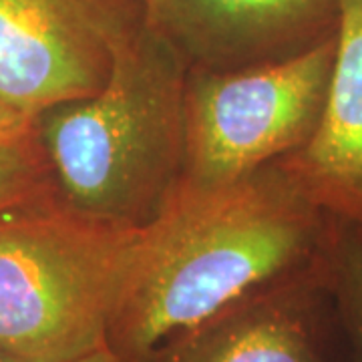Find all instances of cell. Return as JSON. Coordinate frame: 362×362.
<instances>
[{
	"mask_svg": "<svg viewBox=\"0 0 362 362\" xmlns=\"http://www.w3.org/2000/svg\"><path fill=\"white\" fill-rule=\"evenodd\" d=\"M61 362H129L127 358H123L121 354H117L115 350L111 346H103V349L90 350L87 354H81L75 358H69V361Z\"/></svg>",
	"mask_w": 362,
	"mask_h": 362,
	"instance_id": "7c38bea8",
	"label": "cell"
},
{
	"mask_svg": "<svg viewBox=\"0 0 362 362\" xmlns=\"http://www.w3.org/2000/svg\"><path fill=\"white\" fill-rule=\"evenodd\" d=\"M342 0H147L145 25L187 66L233 71L337 37Z\"/></svg>",
	"mask_w": 362,
	"mask_h": 362,
	"instance_id": "8992f818",
	"label": "cell"
},
{
	"mask_svg": "<svg viewBox=\"0 0 362 362\" xmlns=\"http://www.w3.org/2000/svg\"><path fill=\"white\" fill-rule=\"evenodd\" d=\"M35 131H37L35 117L26 115L18 107L0 99V147L23 141Z\"/></svg>",
	"mask_w": 362,
	"mask_h": 362,
	"instance_id": "8fae6325",
	"label": "cell"
},
{
	"mask_svg": "<svg viewBox=\"0 0 362 362\" xmlns=\"http://www.w3.org/2000/svg\"><path fill=\"white\" fill-rule=\"evenodd\" d=\"M139 2H143V6H145V2H147V0H139Z\"/></svg>",
	"mask_w": 362,
	"mask_h": 362,
	"instance_id": "5bb4252c",
	"label": "cell"
},
{
	"mask_svg": "<svg viewBox=\"0 0 362 362\" xmlns=\"http://www.w3.org/2000/svg\"><path fill=\"white\" fill-rule=\"evenodd\" d=\"M338 322L324 258L173 338L149 362H337Z\"/></svg>",
	"mask_w": 362,
	"mask_h": 362,
	"instance_id": "52a82bcc",
	"label": "cell"
},
{
	"mask_svg": "<svg viewBox=\"0 0 362 362\" xmlns=\"http://www.w3.org/2000/svg\"><path fill=\"white\" fill-rule=\"evenodd\" d=\"M0 362H18L14 356H11L8 352H4V350L0 349Z\"/></svg>",
	"mask_w": 362,
	"mask_h": 362,
	"instance_id": "4fadbf2b",
	"label": "cell"
},
{
	"mask_svg": "<svg viewBox=\"0 0 362 362\" xmlns=\"http://www.w3.org/2000/svg\"><path fill=\"white\" fill-rule=\"evenodd\" d=\"M143 233L54 192L0 211V349L18 362H61L109 346Z\"/></svg>",
	"mask_w": 362,
	"mask_h": 362,
	"instance_id": "3957f363",
	"label": "cell"
},
{
	"mask_svg": "<svg viewBox=\"0 0 362 362\" xmlns=\"http://www.w3.org/2000/svg\"><path fill=\"white\" fill-rule=\"evenodd\" d=\"M187 75L180 52L143 25L101 89L45 111L37 131L61 197L123 226L156 220L183 180Z\"/></svg>",
	"mask_w": 362,
	"mask_h": 362,
	"instance_id": "7a4b0ae2",
	"label": "cell"
},
{
	"mask_svg": "<svg viewBox=\"0 0 362 362\" xmlns=\"http://www.w3.org/2000/svg\"><path fill=\"white\" fill-rule=\"evenodd\" d=\"M276 163L328 216L362 232V0L340 2L337 59L316 129Z\"/></svg>",
	"mask_w": 362,
	"mask_h": 362,
	"instance_id": "ba28073f",
	"label": "cell"
},
{
	"mask_svg": "<svg viewBox=\"0 0 362 362\" xmlns=\"http://www.w3.org/2000/svg\"><path fill=\"white\" fill-rule=\"evenodd\" d=\"M334 228L278 163L214 187L181 180L145 226L109 346L149 362L238 300L320 266Z\"/></svg>",
	"mask_w": 362,
	"mask_h": 362,
	"instance_id": "6da1fadb",
	"label": "cell"
},
{
	"mask_svg": "<svg viewBox=\"0 0 362 362\" xmlns=\"http://www.w3.org/2000/svg\"><path fill=\"white\" fill-rule=\"evenodd\" d=\"M334 59L337 37L246 69H189L183 181L226 185L302 147L322 115Z\"/></svg>",
	"mask_w": 362,
	"mask_h": 362,
	"instance_id": "277c9868",
	"label": "cell"
},
{
	"mask_svg": "<svg viewBox=\"0 0 362 362\" xmlns=\"http://www.w3.org/2000/svg\"><path fill=\"white\" fill-rule=\"evenodd\" d=\"M143 25L139 0H0V99L39 119L90 97Z\"/></svg>",
	"mask_w": 362,
	"mask_h": 362,
	"instance_id": "5b68a950",
	"label": "cell"
},
{
	"mask_svg": "<svg viewBox=\"0 0 362 362\" xmlns=\"http://www.w3.org/2000/svg\"><path fill=\"white\" fill-rule=\"evenodd\" d=\"M326 284L356 362H362V232L337 221L326 252Z\"/></svg>",
	"mask_w": 362,
	"mask_h": 362,
	"instance_id": "9c48e42d",
	"label": "cell"
},
{
	"mask_svg": "<svg viewBox=\"0 0 362 362\" xmlns=\"http://www.w3.org/2000/svg\"><path fill=\"white\" fill-rule=\"evenodd\" d=\"M52 169L39 131L0 147V211L54 192Z\"/></svg>",
	"mask_w": 362,
	"mask_h": 362,
	"instance_id": "30bf717a",
	"label": "cell"
}]
</instances>
